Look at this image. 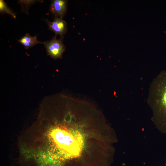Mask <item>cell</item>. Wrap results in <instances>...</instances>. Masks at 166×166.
<instances>
[{"mask_svg": "<svg viewBox=\"0 0 166 166\" xmlns=\"http://www.w3.org/2000/svg\"><path fill=\"white\" fill-rule=\"evenodd\" d=\"M149 101L156 107L159 118L166 126V71H161L152 82Z\"/></svg>", "mask_w": 166, "mask_h": 166, "instance_id": "cell-1", "label": "cell"}, {"mask_svg": "<svg viewBox=\"0 0 166 166\" xmlns=\"http://www.w3.org/2000/svg\"><path fill=\"white\" fill-rule=\"evenodd\" d=\"M56 36H55L51 40L43 42L48 55L54 59L61 58L65 50L63 38L57 39Z\"/></svg>", "mask_w": 166, "mask_h": 166, "instance_id": "cell-2", "label": "cell"}, {"mask_svg": "<svg viewBox=\"0 0 166 166\" xmlns=\"http://www.w3.org/2000/svg\"><path fill=\"white\" fill-rule=\"evenodd\" d=\"M45 20L48 26L49 30L53 31L55 36L58 35L61 38H63L64 35L67 33V27L66 22L63 18L54 16L52 22H50L48 19Z\"/></svg>", "mask_w": 166, "mask_h": 166, "instance_id": "cell-3", "label": "cell"}, {"mask_svg": "<svg viewBox=\"0 0 166 166\" xmlns=\"http://www.w3.org/2000/svg\"><path fill=\"white\" fill-rule=\"evenodd\" d=\"M68 1L66 0H51L49 9V12L54 16L63 18L66 14Z\"/></svg>", "mask_w": 166, "mask_h": 166, "instance_id": "cell-4", "label": "cell"}, {"mask_svg": "<svg viewBox=\"0 0 166 166\" xmlns=\"http://www.w3.org/2000/svg\"><path fill=\"white\" fill-rule=\"evenodd\" d=\"M18 41L26 49L32 47L37 44H43V42L37 40L36 36H32L27 33L21 37Z\"/></svg>", "mask_w": 166, "mask_h": 166, "instance_id": "cell-5", "label": "cell"}, {"mask_svg": "<svg viewBox=\"0 0 166 166\" xmlns=\"http://www.w3.org/2000/svg\"><path fill=\"white\" fill-rule=\"evenodd\" d=\"M0 12L1 14H9L13 18H16V14L11 10L3 0H0Z\"/></svg>", "mask_w": 166, "mask_h": 166, "instance_id": "cell-6", "label": "cell"}, {"mask_svg": "<svg viewBox=\"0 0 166 166\" xmlns=\"http://www.w3.org/2000/svg\"><path fill=\"white\" fill-rule=\"evenodd\" d=\"M36 0H19L18 2L22 7V11L28 13V10L29 7L37 2Z\"/></svg>", "mask_w": 166, "mask_h": 166, "instance_id": "cell-7", "label": "cell"}]
</instances>
